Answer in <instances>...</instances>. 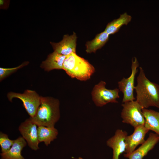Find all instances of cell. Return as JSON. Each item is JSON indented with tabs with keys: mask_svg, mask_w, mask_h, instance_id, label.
I'll return each instance as SVG.
<instances>
[{
	"mask_svg": "<svg viewBox=\"0 0 159 159\" xmlns=\"http://www.w3.org/2000/svg\"><path fill=\"white\" fill-rule=\"evenodd\" d=\"M134 128V130L132 134L127 136L125 139L126 150L125 152L126 154L131 153L135 150L138 145L143 144L145 141V135L149 131L144 125Z\"/></svg>",
	"mask_w": 159,
	"mask_h": 159,
	"instance_id": "8fae6325",
	"label": "cell"
},
{
	"mask_svg": "<svg viewBox=\"0 0 159 159\" xmlns=\"http://www.w3.org/2000/svg\"><path fill=\"white\" fill-rule=\"evenodd\" d=\"M66 56L54 51L49 54L45 60L41 63L40 67L46 71L55 69H63L64 61Z\"/></svg>",
	"mask_w": 159,
	"mask_h": 159,
	"instance_id": "4fadbf2b",
	"label": "cell"
},
{
	"mask_svg": "<svg viewBox=\"0 0 159 159\" xmlns=\"http://www.w3.org/2000/svg\"><path fill=\"white\" fill-rule=\"evenodd\" d=\"M132 17L127 13L120 15L118 19L109 23L104 30L108 34H113L117 32L124 25H127L131 20Z\"/></svg>",
	"mask_w": 159,
	"mask_h": 159,
	"instance_id": "ac0fdd59",
	"label": "cell"
},
{
	"mask_svg": "<svg viewBox=\"0 0 159 159\" xmlns=\"http://www.w3.org/2000/svg\"><path fill=\"white\" fill-rule=\"evenodd\" d=\"M59 106L58 99L41 96L40 104L35 115L29 118L38 126L54 127L60 117Z\"/></svg>",
	"mask_w": 159,
	"mask_h": 159,
	"instance_id": "7a4b0ae2",
	"label": "cell"
},
{
	"mask_svg": "<svg viewBox=\"0 0 159 159\" xmlns=\"http://www.w3.org/2000/svg\"><path fill=\"white\" fill-rule=\"evenodd\" d=\"M14 140L10 139L8 135L1 132H0V145L2 153L8 151L12 146Z\"/></svg>",
	"mask_w": 159,
	"mask_h": 159,
	"instance_id": "ffe728a7",
	"label": "cell"
},
{
	"mask_svg": "<svg viewBox=\"0 0 159 159\" xmlns=\"http://www.w3.org/2000/svg\"><path fill=\"white\" fill-rule=\"evenodd\" d=\"M77 37L74 32L72 34L64 35L62 40L58 43L50 42L54 51L66 56L76 53Z\"/></svg>",
	"mask_w": 159,
	"mask_h": 159,
	"instance_id": "9c48e42d",
	"label": "cell"
},
{
	"mask_svg": "<svg viewBox=\"0 0 159 159\" xmlns=\"http://www.w3.org/2000/svg\"><path fill=\"white\" fill-rule=\"evenodd\" d=\"M9 101L11 102L14 98L20 100L23 102V106L30 117H34L41 102V96L34 90H26L23 93L10 92L7 95Z\"/></svg>",
	"mask_w": 159,
	"mask_h": 159,
	"instance_id": "5b68a950",
	"label": "cell"
},
{
	"mask_svg": "<svg viewBox=\"0 0 159 159\" xmlns=\"http://www.w3.org/2000/svg\"><path fill=\"white\" fill-rule=\"evenodd\" d=\"M78 159H83L81 158H79Z\"/></svg>",
	"mask_w": 159,
	"mask_h": 159,
	"instance_id": "44dd1931",
	"label": "cell"
},
{
	"mask_svg": "<svg viewBox=\"0 0 159 159\" xmlns=\"http://www.w3.org/2000/svg\"><path fill=\"white\" fill-rule=\"evenodd\" d=\"M137 82L134 87L136 94V101L143 108L150 106L159 108V85L146 77L141 67H140Z\"/></svg>",
	"mask_w": 159,
	"mask_h": 159,
	"instance_id": "6da1fadb",
	"label": "cell"
},
{
	"mask_svg": "<svg viewBox=\"0 0 159 159\" xmlns=\"http://www.w3.org/2000/svg\"><path fill=\"white\" fill-rule=\"evenodd\" d=\"M122 106L123 122L129 124L134 128L144 125L145 119L142 111L143 108L136 101L123 103Z\"/></svg>",
	"mask_w": 159,
	"mask_h": 159,
	"instance_id": "277c9868",
	"label": "cell"
},
{
	"mask_svg": "<svg viewBox=\"0 0 159 159\" xmlns=\"http://www.w3.org/2000/svg\"><path fill=\"white\" fill-rule=\"evenodd\" d=\"M63 69L72 78L81 81L89 79L95 71L94 66L87 60L75 53L66 56Z\"/></svg>",
	"mask_w": 159,
	"mask_h": 159,
	"instance_id": "3957f363",
	"label": "cell"
},
{
	"mask_svg": "<svg viewBox=\"0 0 159 159\" xmlns=\"http://www.w3.org/2000/svg\"><path fill=\"white\" fill-rule=\"evenodd\" d=\"M106 84L105 82L101 81L95 85L92 91V99L97 106L102 107L109 103H118L116 99L120 97L119 89H107Z\"/></svg>",
	"mask_w": 159,
	"mask_h": 159,
	"instance_id": "8992f818",
	"label": "cell"
},
{
	"mask_svg": "<svg viewBox=\"0 0 159 159\" xmlns=\"http://www.w3.org/2000/svg\"><path fill=\"white\" fill-rule=\"evenodd\" d=\"M142 111L145 119V127L159 135V112L146 108L143 109Z\"/></svg>",
	"mask_w": 159,
	"mask_h": 159,
	"instance_id": "9a60e30c",
	"label": "cell"
},
{
	"mask_svg": "<svg viewBox=\"0 0 159 159\" xmlns=\"http://www.w3.org/2000/svg\"><path fill=\"white\" fill-rule=\"evenodd\" d=\"M139 63L136 57L132 59L131 65L132 72L128 78L123 77L118 82L119 91L123 94L122 102L134 100L135 98L133 95L134 89V80L136 74L138 71L137 69Z\"/></svg>",
	"mask_w": 159,
	"mask_h": 159,
	"instance_id": "52a82bcc",
	"label": "cell"
},
{
	"mask_svg": "<svg viewBox=\"0 0 159 159\" xmlns=\"http://www.w3.org/2000/svg\"><path fill=\"white\" fill-rule=\"evenodd\" d=\"M127 136L126 131L117 129L115 135L107 141V145L113 150L112 159H119V156L125 152V139Z\"/></svg>",
	"mask_w": 159,
	"mask_h": 159,
	"instance_id": "30bf717a",
	"label": "cell"
},
{
	"mask_svg": "<svg viewBox=\"0 0 159 159\" xmlns=\"http://www.w3.org/2000/svg\"><path fill=\"white\" fill-rule=\"evenodd\" d=\"M37 126L29 117L22 122L19 127L22 137L26 141L29 146L34 150L39 148Z\"/></svg>",
	"mask_w": 159,
	"mask_h": 159,
	"instance_id": "ba28073f",
	"label": "cell"
},
{
	"mask_svg": "<svg viewBox=\"0 0 159 159\" xmlns=\"http://www.w3.org/2000/svg\"><path fill=\"white\" fill-rule=\"evenodd\" d=\"M109 35L104 31L97 34L93 39L86 42V52L88 53H95L97 50L101 49L107 42Z\"/></svg>",
	"mask_w": 159,
	"mask_h": 159,
	"instance_id": "e0dca14e",
	"label": "cell"
},
{
	"mask_svg": "<svg viewBox=\"0 0 159 159\" xmlns=\"http://www.w3.org/2000/svg\"><path fill=\"white\" fill-rule=\"evenodd\" d=\"M26 144V142L22 136L19 137L14 140L12 146L8 151L0 154L1 159H25L21 155V152Z\"/></svg>",
	"mask_w": 159,
	"mask_h": 159,
	"instance_id": "5bb4252c",
	"label": "cell"
},
{
	"mask_svg": "<svg viewBox=\"0 0 159 159\" xmlns=\"http://www.w3.org/2000/svg\"><path fill=\"white\" fill-rule=\"evenodd\" d=\"M159 141V135L150 132L148 138L138 148L130 154H124V156L129 159H143Z\"/></svg>",
	"mask_w": 159,
	"mask_h": 159,
	"instance_id": "7c38bea8",
	"label": "cell"
},
{
	"mask_svg": "<svg viewBox=\"0 0 159 159\" xmlns=\"http://www.w3.org/2000/svg\"><path fill=\"white\" fill-rule=\"evenodd\" d=\"M29 63L28 61H25L21 64L13 68H7L0 67V81L15 72L18 69L28 65Z\"/></svg>",
	"mask_w": 159,
	"mask_h": 159,
	"instance_id": "d6986e66",
	"label": "cell"
},
{
	"mask_svg": "<svg viewBox=\"0 0 159 159\" xmlns=\"http://www.w3.org/2000/svg\"><path fill=\"white\" fill-rule=\"evenodd\" d=\"M37 130L39 143L43 142L47 146L56 139L58 134V130L54 127L38 126Z\"/></svg>",
	"mask_w": 159,
	"mask_h": 159,
	"instance_id": "2e32d148",
	"label": "cell"
}]
</instances>
